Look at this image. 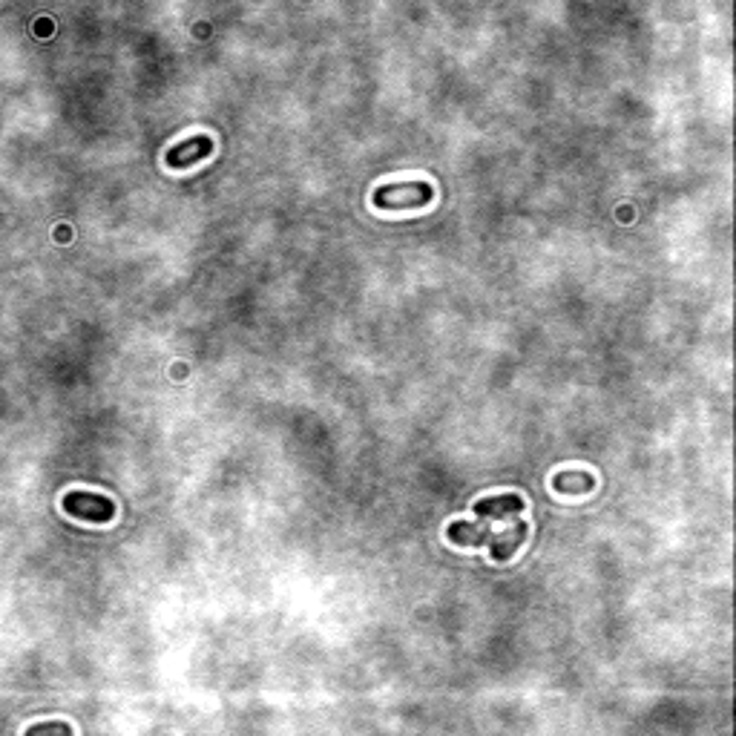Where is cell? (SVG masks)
Here are the masks:
<instances>
[{
  "instance_id": "6da1fadb",
  "label": "cell",
  "mask_w": 736,
  "mask_h": 736,
  "mask_svg": "<svg viewBox=\"0 0 736 736\" xmlns=\"http://www.w3.org/2000/svg\"><path fill=\"white\" fill-rule=\"evenodd\" d=\"M435 199L432 184L426 182H403V184H380L374 190V207L380 210H403V207H426Z\"/></svg>"
},
{
  "instance_id": "7a4b0ae2",
  "label": "cell",
  "mask_w": 736,
  "mask_h": 736,
  "mask_svg": "<svg viewBox=\"0 0 736 736\" xmlns=\"http://www.w3.org/2000/svg\"><path fill=\"white\" fill-rule=\"evenodd\" d=\"M64 512L81 521H92V524H107L115 518V504L104 495H92V492H69L64 495Z\"/></svg>"
},
{
  "instance_id": "3957f363",
  "label": "cell",
  "mask_w": 736,
  "mask_h": 736,
  "mask_svg": "<svg viewBox=\"0 0 736 736\" xmlns=\"http://www.w3.org/2000/svg\"><path fill=\"white\" fill-rule=\"evenodd\" d=\"M213 153V138L210 136H193L182 141V144H176V147H170L167 150V167H173V170H184V167H193L196 161H205L207 156Z\"/></svg>"
},
{
  "instance_id": "277c9868",
  "label": "cell",
  "mask_w": 736,
  "mask_h": 736,
  "mask_svg": "<svg viewBox=\"0 0 736 736\" xmlns=\"http://www.w3.org/2000/svg\"><path fill=\"white\" fill-rule=\"evenodd\" d=\"M446 535H449V541L458 544V547H483V544L492 541L495 529L489 524V518H478L475 524H466V521L449 524Z\"/></svg>"
},
{
  "instance_id": "5b68a950",
  "label": "cell",
  "mask_w": 736,
  "mask_h": 736,
  "mask_svg": "<svg viewBox=\"0 0 736 736\" xmlns=\"http://www.w3.org/2000/svg\"><path fill=\"white\" fill-rule=\"evenodd\" d=\"M527 529H529V524H524V521H515V524H512L509 529H504V532H495V535H492V541L486 544L489 552H492V558H495V561H509V558H512V552L524 544Z\"/></svg>"
},
{
  "instance_id": "8992f818",
  "label": "cell",
  "mask_w": 736,
  "mask_h": 736,
  "mask_svg": "<svg viewBox=\"0 0 736 736\" xmlns=\"http://www.w3.org/2000/svg\"><path fill=\"white\" fill-rule=\"evenodd\" d=\"M478 518H506V515H518L524 509V498L518 495H495V498H481L472 506Z\"/></svg>"
},
{
  "instance_id": "52a82bcc",
  "label": "cell",
  "mask_w": 736,
  "mask_h": 736,
  "mask_svg": "<svg viewBox=\"0 0 736 736\" xmlns=\"http://www.w3.org/2000/svg\"><path fill=\"white\" fill-rule=\"evenodd\" d=\"M596 486V478L590 475V472H558L555 478H552V489L555 492H590Z\"/></svg>"
},
{
  "instance_id": "ba28073f",
  "label": "cell",
  "mask_w": 736,
  "mask_h": 736,
  "mask_svg": "<svg viewBox=\"0 0 736 736\" xmlns=\"http://www.w3.org/2000/svg\"><path fill=\"white\" fill-rule=\"evenodd\" d=\"M26 734H72V728L61 725V722H41V725L26 728Z\"/></svg>"
}]
</instances>
